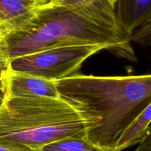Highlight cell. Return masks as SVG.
I'll return each mask as SVG.
<instances>
[{
	"label": "cell",
	"instance_id": "5bb4252c",
	"mask_svg": "<svg viewBox=\"0 0 151 151\" xmlns=\"http://www.w3.org/2000/svg\"><path fill=\"white\" fill-rule=\"evenodd\" d=\"M32 1H36L37 3H38V4H41V5H44V4H50V2L49 0H32Z\"/></svg>",
	"mask_w": 151,
	"mask_h": 151
},
{
	"label": "cell",
	"instance_id": "ba28073f",
	"mask_svg": "<svg viewBox=\"0 0 151 151\" xmlns=\"http://www.w3.org/2000/svg\"><path fill=\"white\" fill-rule=\"evenodd\" d=\"M151 104L149 105L124 131L116 144L115 151H122L139 143L150 130Z\"/></svg>",
	"mask_w": 151,
	"mask_h": 151
},
{
	"label": "cell",
	"instance_id": "8fae6325",
	"mask_svg": "<svg viewBox=\"0 0 151 151\" xmlns=\"http://www.w3.org/2000/svg\"><path fill=\"white\" fill-rule=\"evenodd\" d=\"M0 151H39V150L31 149L14 144L0 142Z\"/></svg>",
	"mask_w": 151,
	"mask_h": 151
},
{
	"label": "cell",
	"instance_id": "8992f818",
	"mask_svg": "<svg viewBox=\"0 0 151 151\" xmlns=\"http://www.w3.org/2000/svg\"><path fill=\"white\" fill-rule=\"evenodd\" d=\"M151 0H116L114 15L118 26L129 38L134 30L151 22Z\"/></svg>",
	"mask_w": 151,
	"mask_h": 151
},
{
	"label": "cell",
	"instance_id": "2e32d148",
	"mask_svg": "<svg viewBox=\"0 0 151 151\" xmlns=\"http://www.w3.org/2000/svg\"><path fill=\"white\" fill-rule=\"evenodd\" d=\"M111 1H112V2H114V4H115V2H116V0H110Z\"/></svg>",
	"mask_w": 151,
	"mask_h": 151
},
{
	"label": "cell",
	"instance_id": "5b68a950",
	"mask_svg": "<svg viewBox=\"0 0 151 151\" xmlns=\"http://www.w3.org/2000/svg\"><path fill=\"white\" fill-rule=\"evenodd\" d=\"M0 91L1 96L6 98L43 96L59 99L55 81L7 70L0 73Z\"/></svg>",
	"mask_w": 151,
	"mask_h": 151
},
{
	"label": "cell",
	"instance_id": "7c38bea8",
	"mask_svg": "<svg viewBox=\"0 0 151 151\" xmlns=\"http://www.w3.org/2000/svg\"><path fill=\"white\" fill-rule=\"evenodd\" d=\"M134 151H151L150 130L147 131L145 136L139 142V145L138 147Z\"/></svg>",
	"mask_w": 151,
	"mask_h": 151
},
{
	"label": "cell",
	"instance_id": "30bf717a",
	"mask_svg": "<svg viewBox=\"0 0 151 151\" xmlns=\"http://www.w3.org/2000/svg\"><path fill=\"white\" fill-rule=\"evenodd\" d=\"M130 41H134L145 47L151 44V22H146L134 30L129 36Z\"/></svg>",
	"mask_w": 151,
	"mask_h": 151
},
{
	"label": "cell",
	"instance_id": "3957f363",
	"mask_svg": "<svg viewBox=\"0 0 151 151\" xmlns=\"http://www.w3.org/2000/svg\"><path fill=\"white\" fill-rule=\"evenodd\" d=\"M68 137H85V128L64 101L43 96L1 99L0 142L39 150Z\"/></svg>",
	"mask_w": 151,
	"mask_h": 151
},
{
	"label": "cell",
	"instance_id": "277c9868",
	"mask_svg": "<svg viewBox=\"0 0 151 151\" xmlns=\"http://www.w3.org/2000/svg\"><path fill=\"white\" fill-rule=\"evenodd\" d=\"M101 50L96 45L52 47L13 59L4 70L56 81L77 73L86 59Z\"/></svg>",
	"mask_w": 151,
	"mask_h": 151
},
{
	"label": "cell",
	"instance_id": "6da1fadb",
	"mask_svg": "<svg viewBox=\"0 0 151 151\" xmlns=\"http://www.w3.org/2000/svg\"><path fill=\"white\" fill-rule=\"evenodd\" d=\"M69 45H96L118 58L137 62L129 38L116 22L114 4L94 0L74 7H38L22 26L0 36V73L19 56Z\"/></svg>",
	"mask_w": 151,
	"mask_h": 151
},
{
	"label": "cell",
	"instance_id": "e0dca14e",
	"mask_svg": "<svg viewBox=\"0 0 151 151\" xmlns=\"http://www.w3.org/2000/svg\"><path fill=\"white\" fill-rule=\"evenodd\" d=\"M49 1H50V3H53V2H54L55 0H49Z\"/></svg>",
	"mask_w": 151,
	"mask_h": 151
},
{
	"label": "cell",
	"instance_id": "9c48e42d",
	"mask_svg": "<svg viewBox=\"0 0 151 151\" xmlns=\"http://www.w3.org/2000/svg\"><path fill=\"white\" fill-rule=\"evenodd\" d=\"M39 151H104L85 137H68L44 145Z\"/></svg>",
	"mask_w": 151,
	"mask_h": 151
},
{
	"label": "cell",
	"instance_id": "52a82bcc",
	"mask_svg": "<svg viewBox=\"0 0 151 151\" xmlns=\"http://www.w3.org/2000/svg\"><path fill=\"white\" fill-rule=\"evenodd\" d=\"M40 6L32 0H0V36L24 25Z\"/></svg>",
	"mask_w": 151,
	"mask_h": 151
},
{
	"label": "cell",
	"instance_id": "7a4b0ae2",
	"mask_svg": "<svg viewBox=\"0 0 151 151\" xmlns=\"http://www.w3.org/2000/svg\"><path fill=\"white\" fill-rule=\"evenodd\" d=\"M59 99L79 115L85 138L115 151L122 133L151 104V76H96L75 73L55 81Z\"/></svg>",
	"mask_w": 151,
	"mask_h": 151
},
{
	"label": "cell",
	"instance_id": "9a60e30c",
	"mask_svg": "<svg viewBox=\"0 0 151 151\" xmlns=\"http://www.w3.org/2000/svg\"><path fill=\"white\" fill-rule=\"evenodd\" d=\"M1 99H2V96H1V94L0 93V103H1Z\"/></svg>",
	"mask_w": 151,
	"mask_h": 151
},
{
	"label": "cell",
	"instance_id": "4fadbf2b",
	"mask_svg": "<svg viewBox=\"0 0 151 151\" xmlns=\"http://www.w3.org/2000/svg\"><path fill=\"white\" fill-rule=\"evenodd\" d=\"M94 0H55L54 4L62 6H67V7H74V6H79L86 3L92 1Z\"/></svg>",
	"mask_w": 151,
	"mask_h": 151
}]
</instances>
